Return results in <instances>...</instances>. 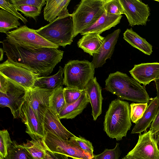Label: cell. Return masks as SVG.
<instances>
[{
    "label": "cell",
    "instance_id": "33",
    "mask_svg": "<svg viewBox=\"0 0 159 159\" xmlns=\"http://www.w3.org/2000/svg\"><path fill=\"white\" fill-rule=\"evenodd\" d=\"M70 140L79 146L85 152L91 155L94 157L93 147L92 143L81 136H73L70 139Z\"/></svg>",
    "mask_w": 159,
    "mask_h": 159
},
{
    "label": "cell",
    "instance_id": "3",
    "mask_svg": "<svg viewBox=\"0 0 159 159\" xmlns=\"http://www.w3.org/2000/svg\"><path fill=\"white\" fill-rule=\"evenodd\" d=\"M128 102L116 99L110 104L105 116L104 130L110 138L121 140L132 125Z\"/></svg>",
    "mask_w": 159,
    "mask_h": 159
},
{
    "label": "cell",
    "instance_id": "36",
    "mask_svg": "<svg viewBox=\"0 0 159 159\" xmlns=\"http://www.w3.org/2000/svg\"><path fill=\"white\" fill-rule=\"evenodd\" d=\"M120 155L119 143L112 149H106L99 154L94 155V159H119Z\"/></svg>",
    "mask_w": 159,
    "mask_h": 159
},
{
    "label": "cell",
    "instance_id": "17",
    "mask_svg": "<svg viewBox=\"0 0 159 159\" xmlns=\"http://www.w3.org/2000/svg\"><path fill=\"white\" fill-rule=\"evenodd\" d=\"M120 32V29H117L105 37L99 51L93 56L92 62L95 68L102 67L107 59H111Z\"/></svg>",
    "mask_w": 159,
    "mask_h": 159
},
{
    "label": "cell",
    "instance_id": "4",
    "mask_svg": "<svg viewBox=\"0 0 159 159\" xmlns=\"http://www.w3.org/2000/svg\"><path fill=\"white\" fill-rule=\"evenodd\" d=\"M36 31L51 43L65 48L67 45L71 44L74 38L71 14L67 16H58Z\"/></svg>",
    "mask_w": 159,
    "mask_h": 159
},
{
    "label": "cell",
    "instance_id": "31",
    "mask_svg": "<svg viewBox=\"0 0 159 159\" xmlns=\"http://www.w3.org/2000/svg\"><path fill=\"white\" fill-rule=\"evenodd\" d=\"M148 105V103L133 102L130 104V118L132 122L136 124L142 118Z\"/></svg>",
    "mask_w": 159,
    "mask_h": 159
},
{
    "label": "cell",
    "instance_id": "19",
    "mask_svg": "<svg viewBox=\"0 0 159 159\" xmlns=\"http://www.w3.org/2000/svg\"><path fill=\"white\" fill-rule=\"evenodd\" d=\"M143 116L134 127L131 133H141L146 131L154 119L159 108V101L157 96L151 98Z\"/></svg>",
    "mask_w": 159,
    "mask_h": 159
},
{
    "label": "cell",
    "instance_id": "44",
    "mask_svg": "<svg viewBox=\"0 0 159 159\" xmlns=\"http://www.w3.org/2000/svg\"><path fill=\"white\" fill-rule=\"evenodd\" d=\"M155 138L156 141L157 148L159 151V134L155 136Z\"/></svg>",
    "mask_w": 159,
    "mask_h": 159
},
{
    "label": "cell",
    "instance_id": "2",
    "mask_svg": "<svg viewBox=\"0 0 159 159\" xmlns=\"http://www.w3.org/2000/svg\"><path fill=\"white\" fill-rule=\"evenodd\" d=\"M106 90L120 99L137 103H149L151 98L144 86L126 74L117 71L111 73L105 80Z\"/></svg>",
    "mask_w": 159,
    "mask_h": 159
},
{
    "label": "cell",
    "instance_id": "10",
    "mask_svg": "<svg viewBox=\"0 0 159 159\" xmlns=\"http://www.w3.org/2000/svg\"><path fill=\"white\" fill-rule=\"evenodd\" d=\"M127 155L133 159H159L156 141L150 130L140 134L136 145Z\"/></svg>",
    "mask_w": 159,
    "mask_h": 159
},
{
    "label": "cell",
    "instance_id": "42",
    "mask_svg": "<svg viewBox=\"0 0 159 159\" xmlns=\"http://www.w3.org/2000/svg\"><path fill=\"white\" fill-rule=\"evenodd\" d=\"M154 81L155 82L157 89V97L159 101V77L157 79L155 80Z\"/></svg>",
    "mask_w": 159,
    "mask_h": 159
},
{
    "label": "cell",
    "instance_id": "11",
    "mask_svg": "<svg viewBox=\"0 0 159 159\" xmlns=\"http://www.w3.org/2000/svg\"><path fill=\"white\" fill-rule=\"evenodd\" d=\"M6 94L0 92V106L7 107L11 110L14 118H19L23 105L26 101L27 90L11 81Z\"/></svg>",
    "mask_w": 159,
    "mask_h": 159
},
{
    "label": "cell",
    "instance_id": "18",
    "mask_svg": "<svg viewBox=\"0 0 159 159\" xmlns=\"http://www.w3.org/2000/svg\"><path fill=\"white\" fill-rule=\"evenodd\" d=\"M86 91L92 108V115L94 120H96L102 112V104L103 99L102 89L97 81L96 77L91 79L86 85Z\"/></svg>",
    "mask_w": 159,
    "mask_h": 159
},
{
    "label": "cell",
    "instance_id": "9",
    "mask_svg": "<svg viewBox=\"0 0 159 159\" xmlns=\"http://www.w3.org/2000/svg\"><path fill=\"white\" fill-rule=\"evenodd\" d=\"M47 150L65 155L73 159H94L70 140H64L51 133L45 132L42 139Z\"/></svg>",
    "mask_w": 159,
    "mask_h": 159
},
{
    "label": "cell",
    "instance_id": "32",
    "mask_svg": "<svg viewBox=\"0 0 159 159\" xmlns=\"http://www.w3.org/2000/svg\"><path fill=\"white\" fill-rule=\"evenodd\" d=\"M12 143L7 130L5 129L0 130V158H5Z\"/></svg>",
    "mask_w": 159,
    "mask_h": 159
},
{
    "label": "cell",
    "instance_id": "8",
    "mask_svg": "<svg viewBox=\"0 0 159 159\" xmlns=\"http://www.w3.org/2000/svg\"><path fill=\"white\" fill-rule=\"evenodd\" d=\"M6 40L10 43L33 49L43 48L58 49L59 47L47 40L39 34L36 30L25 25L7 32Z\"/></svg>",
    "mask_w": 159,
    "mask_h": 159
},
{
    "label": "cell",
    "instance_id": "40",
    "mask_svg": "<svg viewBox=\"0 0 159 159\" xmlns=\"http://www.w3.org/2000/svg\"><path fill=\"white\" fill-rule=\"evenodd\" d=\"M150 130L154 137L159 134V110L151 125Z\"/></svg>",
    "mask_w": 159,
    "mask_h": 159
},
{
    "label": "cell",
    "instance_id": "16",
    "mask_svg": "<svg viewBox=\"0 0 159 159\" xmlns=\"http://www.w3.org/2000/svg\"><path fill=\"white\" fill-rule=\"evenodd\" d=\"M129 72L138 83L145 86L159 77V62L135 65Z\"/></svg>",
    "mask_w": 159,
    "mask_h": 159
},
{
    "label": "cell",
    "instance_id": "24",
    "mask_svg": "<svg viewBox=\"0 0 159 159\" xmlns=\"http://www.w3.org/2000/svg\"><path fill=\"white\" fill-rule=\"evenodd\" d=\"M64 68L59 67L56 74L50 76H40L35 81L33 88H37L54 91L63 85Z\"/></svg>",
    "mask_w": 159,
    "mask_h": 159
},
{
    "label": "cell",
    "instance_id": "7",
    "mask_svg": "<svg viewBox=\"0 0 159 159\" xmlns=\"http://www.w3.org/2000/svg\"><path fill=\"white\" fill-rule=\"evenodd\" d=\"M0 74L26 90L32 88L40 76L31 68L8 58L0 64Z\"/></svg>",
    "mask_w": 159,
    "mask_h": 159
},
{
    "label": "cell",
    "instance_id": "41",
    "mask_svg": "<svg viewBox=\"0 0 159 159\" xmlns=\"http://www.w3.org/2000/svg\"><path fill=\"white\" fill-rule=\"evenodd\" d=\"M47 152L52 159H68V156L63 154L53 153L48 150Z\"/></svg>",
    "mask_w": 159,
    "mask_h": 159
},
{
    "label": "cell",
    "instance_id": "12",
    "mask_svg": "<svg viewBox=\"0 0 159 159\" xmlns=\"http://www.w3.org/2000/svg\"><path fill=\"white\" fill-rule=\"evenodd\" d=\"M129 25H146L150 15L148 5L139 0H119Z\"/></svg>",
    "mask_w": 159,
    "mask_h": 159
},
{
    "label": "cell",
    "instance_id": "30",
    "mask_svg": "<svg viewBox=\"0 0 159 159\" xmlns=\"http://www.w3.org/2000/svg\"><path fill=\"white\" fill-rule=\"evenodd\" d=\"M104 6L107 16H120L124 14L119 0H104Z\"/></svg>",
    "mask_w": 159,
    "mask_h": 159
},
{
    "label": "cell",
    "instance_id": "28",
    "mask_svg": "<svg viewBox=\"0 0 159 159\" xmlns=\"http://www.w3.org/2000/svg\"><path fill=\"white\" fill-rule=\"evenodd\" d=\"M64 88L61 86L53 91L49 98V107L53 109L57 116L66 105Z\"/></svg>",
    "mask_w": 159,
    "mask_h": 159
},
{
    "label": "cell",
    "instance_id": "21",
    "mask_svg": "<svg viewBox=\"0 0 159 159\" xmlns=\"http://www.w3.org/2000/svg\"><path fill=\"white\" fill-rule=\"evenodd\" d=\"M122 17V15L108 16L105 11L94 23L82 31L80 34L83 35L89 33L101 34L119 23Z\"/></svg>",
    "mask_w": 159,
    "mask_h": 159
},
{
    "label": "cell",
    "instance_id": "13",
    "mask_svg": "<svg viewBox=\"0 0 159 159\" xmlns=\"http://www.w3.org/2000/svg\"><path fill=\"white\" fill-rule=\"evenodd\" d=\"M19 118L26 125L25 132L32 139L42 140L44 138L45 132L43 123L26 101L22 105Z\"/></svg>",
    "mask_w": 159,
    "mask_h": 159
},
{
    "label": "cell",
    "instance_id": "29",
    "mask_svg": "<svg viewBox=\"0 0 159 159\" xmlns=\"http://www.w3.org/2000/svg\"><path fill=\"white\" fill-rule=\"evenodd\" d=\"M5 159H34L27 150L15 141H12Z\"/></svg>",
    "mask_w": 159,
    "mask_h": 159
},
{
    "label": "cell",
    "instance_id": "6",
    "mask_svg": "<svg viewBox=\"0 0 159 159\" xmlns=\"http://www.w3.org/2000/svg\"><path fill=\"white\" fill-rule=\"evenodd\" d=\"M63 85L66 87L83 90L94 77L95 67L88 60H70L65 65Z\"/></svg>",
    "mask_w": 159,
    "mask_h": 159
},
{
    "label": "cell",
    "instance_id": "14",
    "mask_svg": "<svg viewBox=\"0 0 159 159\" xmlns=\"http://www.w3.org/2000/svg\"><path fill=\"white\" fill-rule=\"evenodd\" d=\"M53 91L37 88L27 90L25 100L31 105L42 123L43 115L46 110L49 107V98Z\"/></svg>",
    "mask_w": 159,
    "mask_h": 159
},
{
    "label": "cell",
    "instance_id": "39",
    "mask_svg": "<svg viewBox=\"0 0 159 159\" xmlns=\"http://www.w3.org/2000/svg\"><path fill=\"white\" fill-rule=\"evenodd\" d=\"M10 81L0 74V92L6 94L10 87Z\"/></svg>",
    "mask_w": 159,
    "mask_h": 159
},
{
    "label": "cell",
    "instance_id": "25",
    "mask_svg": "<svg viewBox=\"0 0 159 159\" xmlns=\"http://www.w3.org/2000/svg\"><path fill=\"white\" fill-rule=\"evenodd\" d=\"M123 39L132 46L146 55H150L152 52V45L134 32L132 28L127 29L125 31Z\"/></svg>",
    "mask_w": 159,
    "mask_h": 159
},
{
    "label": "cell",
    "instance_id": "20",
    "mask_svg": "<svg viewBox=\"0 0 159 159\" xmlns=\"http://www.w3.org/2000/svg\"><path fill=\"white\" fill-rule=\"evenodd\" d=\"M46 4L44 8L45 20L50 23L58 16H70L67 9L70 0H46Z\"/></svg>",
    "mask_w": 159,
    "mask_h": 159
},
{
    "label": "cell",
    "instance_id": "37",
    "mask_svg": "<svg viewBox=\"0 0 159 159\" xmlns=\"http://www.w3.org/2000/svg\"><path fill=\"white\" fill-rule=\"evenodd\" d=\"M0 7L19 18L24 24H26L28 20L20 13L18 12L13 5L9 0H0Z\"/></svg>",
    "mask_w": 159,
    "mask_h": 159
},
{
    "label": "cell",
    "instance_id": "46",
    "mask_svg": "<svg viewBox=\"0 0 159 159\" xmlns=\"http://www.w3.org/2000/svg\"><path fill=\"white\" fill-rule=\"evenodd\" d=\"M121 159H133L131 158L130 157L128 156L127 155H126L125 157H123Z\"/></svg>",
    "mask_w": 159,
    "mask_h": 159
},
{
    "label": "cell",
    "instance_id": "45",
    "mask_svg": "<svg viewBox=\"0 0 159 159\" xmlns=\"http://www.w3.org/2000/svg\"><path fill=\"white\" fill-rule=\"evenodd\" d=\"M43 159H52L50 156L47 152V151L46 152V155L45 157Z\"/></svg>",
    "mask_w": 159,
    "mask_h": 159
},
{
    "label": "cell",
    "instance_id": "27",
    "mask_svg": "<svg viewBox=\"0 0 159 159\" xmlns=\"http://www.w3.org/2000/svg\"><path fill=\"white\" fill-rule=\"evenodd\" d=\"M21 145L27 150L34 159H43L46 156L47 150L42 140H27L26 143Z\"/></svg>",
    "mask_w": 159,
    "mask_h": 159
},
{
    "label": "cell",
    "instance_id": "38",
    "mask_svg": "<svg viewBox=\"0 0 159 159\" xmlns=\"http://www.w3.org/2000/svg\"><path fill=\"white\" fill-rule=\"evenodd\" d=\"M10 1L14 6H34L41 10L43 6L46 4V1L44 0H10Z\"/></svg>",
    "mask_w": 159,
    "mask_h": 159
},
{
    "label": "cell",
    "instance_id": "35",
    "mask_svg": "<svg viewBox=\"0 0 159 159\" xmlns=\"http://www.w3.org/2000/svg\"><path fill=\"white\" fill-rule=\"evenodd\" d=\"M83 90L66 87L64 88L66 104H70L76 101L80 97Z\"/></svg>",
    "mask_w": 159,
    "mask_h": 159
},
{
    "label": "cell",
    "instance_id": "34",
    "mask_svg": "<svg viewBox=\"0 0 159 159\" xmlns=\"http://www.w3.org/2000/svg\"><path fill=\"white\" fill-rule=\"evenodd\" d=\"M14 6L17 11H20L27 17L33 18L35 21L37 17L41 13V10L35 6L29 5Z\"/></svg>",
    "mask_w": 159,
    "mask_h": 159
},
{
    "label": "cell",
    "instance_id": "5",
    "mask_svg": "<svg viewBox=\"0 0 159 159\" xmlns=\"http://www.w3.org/2000/svg\"><path fill=\"white\" fill-rule=\"evenodd\" d=\"M104 0H82L71 14L75 37L94 23L105 11Z\"/></svg>",
    "mask_w": 159,
    "mask_h": 159
},
{
    "label": "cell",
    "instance_id": "1",
    "mask_svg": "<svg viewBox=\"0 0 159 159\" xmlns=\"http://www.w3.org/2000/svg\"><path fill=\"white\" fill-rule=\"evenodd\" d=\"M7 58L34 70L40 76L50 74L63 58L64 52L57 48L33 49L10 43L6 39L0 42Z\"/></svg>",
    "mask_w": 159,
    "mask_h": 159
},
{
    "label": "cell",
    "instance_id": "23",
    "mask_svg": "<svg viewBox=\"0 0 159 159\" xmlns=\"http://www.w3.org/2000/svg\"><path fill=\"white\" fill-rule=\"evenodd\" d=\"M89 103V98L84 89L76 101L70 104H66L58 116V118L60 120L74 118L82 112Z\"/></svg>",
    "mask_w": 159,
    "mask_h": 159
},
{
    "label": "cell",
    "instance_id": "15",
    "mask_svg": "<svg viewBox=\"0 0 159 159\" xmlns=\"http://www.w3.org/2000/svg\"><path fill=\"white\" fill-rule=\"evenodd\" d=\"M42 120L45 132L51 133L64 140H68L75 136L62 125L56 113L50 107L46 110Z\"/></svg>",
    "mask_w": 159,
    "mask_h": 159
},
{
    "label": "cell",
    "instance_id": "48",
    "mask_svg": "<svg viewBox=\"0 0 159 159\" xmlns=\"http://www.w3.org/2000/svg\"><path fill=\"white\" fill-rule=\"evenodd\" d=\"M0 159H5V158H0Z\"/></svg>",
    "mask_w": 159,
    "mask_h": 159
},
{
    "label": "cell",
    "instance_id": "47",
    "mask_svg": "<svg viewBox=\"0 0 159 159\" xmlns=\"http://www.w3.org/2000/svg\"><path fill=\"white\" fill-rule=\"evenodd\" d=\"M155 1H158V2H159V0H155Z\"/></svg>",
    "mask_w": 159,
    "mask_h": 159
},
{
    "label": "cell",
    "instance_id": "26",
    "mask_svg": "<svg viewBox=\"0 0 159 159\" xmlns=\"http://www.w3.org/2000/svg\"><path fill=\"white\" fill-rule=\"evenodd\" d=\"M19 18L1 9L0 10V32L6 34L13 29H17L20 26Z\"/></svg>",
    "mask_w": 159,
    "mask_h": 159
},
{
    "label": "cell",
    "instance_id": "22",
    "mask_svg": "<svg viewBox=\"0 0 159 159\" xmlns=\"http://www.w3.org/2000/svg\"><path fill=\"white\" fill-rule=\"evenodd\" d=\"M97 33H89L83 35L77 42L79 48L90 56L98 53L105 37Z\"/></svg>",
    "mask_w": 159,
    "mask_h": 159
},
{
    "label": "cell",
    "instance_id": "43",
    "mask_svg": "<svg viewBox=\"0 0 159 159\" xmlns=\"http://www.w3.org/2000/svg\"><path fill=\"white\" fill-rule=\"evenodd\" d=\"M4 52V51L3 48H0V61H1L3 60Z\"/></svg>",
    "mask_w": 159,
    "mask_h": 159
}]
</instances>
